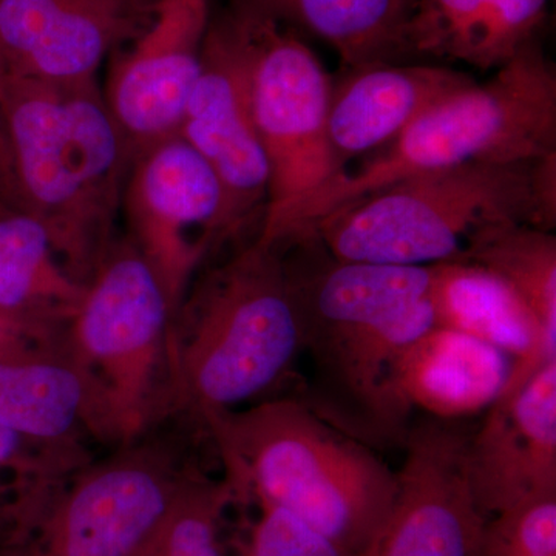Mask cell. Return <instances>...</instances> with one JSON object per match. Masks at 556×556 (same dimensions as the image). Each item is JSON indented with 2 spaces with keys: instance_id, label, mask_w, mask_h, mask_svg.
<instances>
[{
  "instance_id": "cell-7",
  "label": "cell",
  "mask_w": 556,
  "mask_h": 556,
  "mask_svg": "<svg viewBox=\"0 0 556 556\" xmlns=\"http://www.w3.org/2000/svg\"><path fill=\"white\" fill-rule=\"evenodd\" d=\"M172 318L155 270L129 236L116 237L61 331L89 383L104 445L119 447L175 419Z\"/></svg>"
},
{
  "instance_id": "cell-26",
  "label": "cell",
  "mask_w": 556,
  "mask_h": 556,
  "mask_svg": "<svg viewBox=\"0 0 556 556\" xmlns=\"http://www.w3.org/2000/svg\"><path fill=\"white\" fill-rule=\"evenodd\" d=\"M482 556H556V492L486 519Z\"/></svg>"
},
{
  "instance_id": "cell-11",
  "label": "cell",
  "mask_w": 556,
  "mask_h": 556,
  "mask_svg": "<svg viewBox=\"0 0 556 556\" xmlns=\"http://www.w3.org/2000/svg\"><path fill=\"white\" fill-rule=\"evenodd\" d=\"M178 135L217 175L229 239H239L252 223L260 228L269 174L252 110L251 47L239 11L229 9L208 22L199 79Z\"/></svg>"
},
{
  "instance_id": "cell-4",
  "label": "cell",
  "mask_w": 556,
  "mask_h": 556,
  "mask_svg": "<svg viewBox=\"0 0 556 556\" xmlns=\"http://www.w3.org/2000/svg\"><path fill=\"white\" fill-rule=\"evenodd\" d=\"M556 225V153L517 163H471L394 182L331 212L316 236L345 262L427 266L463 260L485 233Z\"/></svg>"
},
{
  "instance_id": "cell-28",
  "label": "cell",
  "mask_w": 556,
  "mask_h": 556,
  "mask_svg": "<svg viewBox=\"0 0 556 556\" xmlns=\"http://www.w3.org/2000/svg\"><path fill=\"white\" fill-rule=\"evenodd\" d=\"M0 199L27 207L22 195L16 166H14L13 150H11L3 115H0Z\"/></svg>"
},
{
  "instance_id": "cell-16",
  "label": "cell",
  "mask_w": 556,
  "mask_h": 556,
  "mask_svg": "<svg viewBox=\"0 0 556 556\" xmlns=\"http://www.w3.org/2000/svg\"><path fill=\"white\" fill-rule=\"evenodd\" d=\"M62 328L0 345V426L56 447L104 445L97 405Z\"/></svg>"
},
{
  "instance_id": "cell-19",
  "label": "cell",
  "mask_w": 556,
  "mask_h": 556,
  "mask_svg": "<svg viewBox=\"0 0 556 556\" xmlns=\"http://www.w3.org/2000/svg\"><path fill=\"white\" fill-rule=\"evenodd\" d=\"M511 358L482 340L434 327L405 350L394 387L409 409L457 420L486 412L510 376Z\"/></svg>"
},
{
  "instance_id": "cell-5",
  "label": "cell",
  "mask_w": 556,
  "mask_h": 556,
  "mask_svg": "<svg viewBox=\"0 0 556 556\" xmlns=\"http://www.w3.org/2000/svg\"><path fill=\"white\" fill-rule=\"evenodd\" d=\"M556 153V70L538 38L485 83L439 102L356 172H343L257 233L281 247L318 219L416 175Z\"/></svg>"
},
{
  "instance_id": "cell-18",
  "label": "cell",
  "mask_w": 556,
  "mask_h": 556,
  "mask_svg": "<svg viewBox=\"0 0 556 556\" xmlns=\"http://www.w3.org/2000/svg\"><path fill=\"white\" fill-rule=\"evenodd\" d=\"M428 268V298L437 327L482 340L511 358L510 376L501 394L525 386L538 369L556 361V340L548 338L503 278L467 260Z\"/></svg>"
},
{
  "instance_id": "cell-23",
  "label": "cell",
  "mask_w": 556,
  "mask_h": 556,
  "mask_svg": "<svg viewBox=\"0 0 556 556\" xmlns=\"http://www.w3.org/2000/svg\"><path fill=\"white\" fill-rule=\"evenodd\" d=\"M463 260L492 270L517 292L548 338L556 340V237L515 225L485 233Z\"/></svg>"
},
{
  "instance_id": "cell-12",
  "label": "cell",
  "mask_w": 556,
  "mask_h": 556,
  "mask_svg": "<svg viewBox=\"0 0 556 556\" xmlns=\"http://www.w3.org/2000/svg\"><path fill=\"white\" fill-rule=\"evenodd\" d=\"M468 437L434 417L408 430L393 507L358 556H482L486 518L468 485Z\"/></svg>"
},
{
  "instance_id": "cell-14",
  "label": "cell",
  "mask_w": 556,
  "mask_h": 556,
  "mask_svg": "<svg viewBox=\"0 0 556 556\" xmlns=\"http://www.w3.org/2000/svg\"><path fill=\"white\" fill-rule=\"evenodd\" d=\"M156 0H0L7 72L50 86L98 80L102 62L148 27Z\"/></svg>"
},
{
  "instance_id": "cell-24",
  "label": "cell",
  "mask_w": 556,
  "mask_h": 556,
  "mask_svg": "<svg viewBox=\"0 0 556 556\" xmlns=\"http://www.w3.org/2000/svg\"><path fill=\"white\" fill-rule=\"evenodd\" d=\"M94 457L93 450L42 444L0 426V543L62 479Z\"/></svg>"
},
{
  "instance_id": "cell-22",
  "label": "cell",
  "mask_w": 556,
  "mask_h": 556,
  "mask_svg": "<svg viewBox=\"0 0 556 556\" xmlns=\"http://www.w3.org/2000/svg\"><path fill=\"white\" fill-rule=\"evenodd\" d=\"M84 287L70 276L43 223L27 207L0 199V316L60 329Z\"/></svg>"
},
{
  "instance_id": "cell-21",
  "label": "cell",
  "mask_w": 556,
  "mask_h": 556,
  "mask_svg": "<svg viewBox=\"0 0 556 556\" xmlns=\"http://www.w3.org/2000/svg\"><path fill=\"white\" fill-rule=\"evenodd\" d=\"M230 9L306 31L338 53L348 72L407 60L416 0H229Z\"/></svg>"
},
{
  "instance_id": "cell-6",
  "label": "cell",
  "mask_w": 556,
  "mask_h": 556,
  "mask_svg": "<svg viewBox=\"0 0 556 556\" xmlns=\"http://www.w3.org/2000/svg\"><path fill=\"white\" fill-rule=\"evenodd\" d=\"M302 351L280 249L255 239L207 266L172 318L174 417L200 427L212 413L254 401Z\"/></svg>"
},
{
  "instance_id": "cell-13",
  "label": "cell",
  "mask_w": 556,
  "mask_h": 556,
  "mask_svg": "<svg viewBox=\"0 0 556 556\" xmlns=\"http://www.w3.org/2000/svg\"><path fill=\"white\" fill-rule=\"evenodd\" d=\"M211 0H156L152 20L110 65L102 97L130 164L178 135L199 79Z\"/></svg>"
},
{
  "instance_id": "cell-1",
  "label": "cell",
  "mask_w": 556,
  "mask_h": 556,
  "mask_svg": "<svg viewBox=\"0 0 556 556\" xmlns=\"http://www.w3.org/2000/svg\"><path fill=\"white\" fill-rule=\"evenodd\" d=\"M302 350L314 368L317 415L369 447L404 444L412 409L394 368L434 324L430 268L345 262L316 236L280 248Z\"/></svg>"
},
{
  "instance_id": "cell-8",
  "label": "cell",
  "mask_w": 556,
  "mask_h": 556,
  "mask_svg": "<svg viewBox=\"0 0 556 556\" xmlns=\"http://www.w3.org/2000/svg\"><path fill=\"white\" fill-rule=\"evenodd\" d=\"M163 426L62 479L0 543V556H139L204 471Z\"/></svg>"
},
{
  "instance_id": "cell-10",
  "label": "cell",
  "mask_w": 556,
  "mask_h": 556,
  "mask_svg": "<svg viewBox=\"0 0 556 556\" xmlns=\"http://www.w3.org/2000/svg\"><path fill=\"white\" fill-rule=\"evenodd\" d=\"M121 212L127 236L155 270L175 316L207 258L230 240L217 175L175 135L131 161Z\"/></svg>"
},
{
  "instance_id": "cell-2",
  "label": "cell",
  "mask_w": 556,
  "mask_h": 556,
  "mask_svg": "<svg viewBox=\"0 0 556 556\" xmlns=\"http://www.w3.org/2000/svg\"><path fill=\"white\" fill-rule=\"evenodd\" d=\"M236 506L288 511L361 555L386 525L396 471L372 447L332 426L300 399H265L203 417Z\"/></svg>"
},
{
  "instance_id": "cell-9",
  "label": "cell",
  "mask_w": 556,
  "mask_h": 556,
  "mask_svg": "<svg viewBox=\"0 0 556 556\" xmlns=\"http://www.w3.org/2000/svg\"><path fill=\"white\" fill-rule=\"evenodd\" d=\"M236 11L247 24L252 110L268 163L260 233L346 170L329 141L332 84L324 65L288 28Z\"/></svg>"
},
{
  "instance_id": "cell-30",
  "label": "cell",
  "mask_w": 556,
  "mask_h": 556,
  "mask_svg": "<svg viewBox=\"0 0 556 556\" xmlns=\"http://www.w3.org/2000/svg\"><path fill=\"white\" fill-rule=\"evenodd\" d=\"M7 79H9V72H7L5 62H3L2 53H0V115H2V101L3 93H5Z\"/></svg>"
},
{
  "instance_id": "cell-20",
  "label": "cell",
  "mask_w": 556,
  "mask_h": 556,
  "mask_svg": "<svg viewBox=\"0 0 556 556\" xmlns=\"http://www.w3.org/2000/svg\"><path fill=\"white\" fill-rule=\"evenodd\" d=\"M548 0H416L407 60H447L479 70L504 67L536 39Z\"/></svg>"
},
{
  "instance_id": "cell-25",
  "label": "cell",
  "mask_w": 556,
  "mask_h": 556,
  "mask_svg": "<svg viewBox=\"0 0 556 556\" xmlns=\"http://www.w3.org/2000/svg\"><path fill=\"white\" fill-rule=\"evenodd\" d=\"M233 506L236 497L229 482L203 471L139 556H226L222 527Z\"/></svg>"
},
{
  "instance_id": "cell-15",
  "label": "cell",
  "mask_w": 556,
  "mask_h": 556,
  "mask_svg": "<svg viewBox=\"0 0 556 556\" xmlns=\"http://www.w3.org/2000/svg\"><path fill=\"white\" fill-rule=\"evenodd\" d=\"M468 485L486 519L556 492V361L501 394L467 441Z\"/></svg>"
},
{
  "instance_id": "cell-29",
  "label": "cell",
  "mask_w": 556,
  "mask_h": 556,
  "mask_svg": "<svg viewBox=\"0 0 556 556\" xmlns=\"http://www.w3.org/2000/svg\"><path fill=\"white\" fill-rule=\"evenodd\" d=\"M50 331H54V329L33 328L28 327V325L20 324V321L11 320L9 317L0 316V345H5V343L20 339L22 336Z\"/></svg>"
},
{
  "instance_id": "cell-27",
  "label": "cell",
  "mask_w": 556,
  "mask_h": 556,
  "mask_svg": "<svg viewBox=\"0 0 556 556\" xmlns=\"http://www.w3.org/2000/svg\"><path fill=\"white\" fill-rule=\"evenodd\" d=\"M258 510L240 556H358L281 508Z\"/></svg>"
},
{
  "instance_id": "cell-3",
  "label": "cell",
  "mask_w": 556,
  "mask_h": 556,
  "mask_svg": "<svg viewBox=\"0 0 556 556\" xmlns=\"http://www.w3.org/2000/svg\"><path fill=\"white\" fill-rule=\"evenodd\" d=\"M3 123L25 206L86 285L116 239L130 156L98 80L50 86L10 76Z\"/></svg>"
},
{
  "instance_id": "cell-17",
  "label": "cell",
  "mask_w": 556,
  "mask_h": 556,
  "mask_svg": "<svg viewBox=\"0 0 556 556\" xmlns=\"http://www.w3.org/2000/svg\"><path fill=\"white\" fill-rule=\"evenodd\" d=\"M477 83L467 73L434 64H375L351 70L332 86L328 135L345 164L354 156L378 152L409 124Z\"/></svg>"
}]
</instances>
